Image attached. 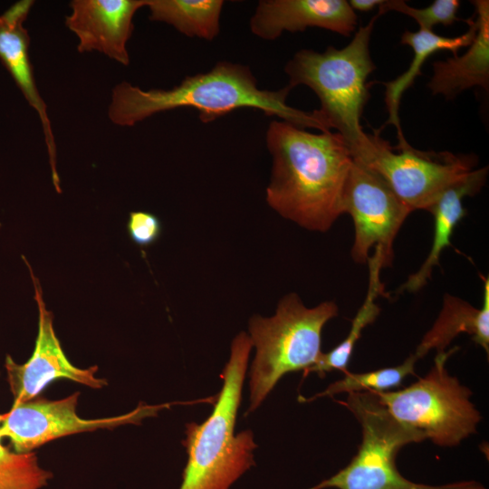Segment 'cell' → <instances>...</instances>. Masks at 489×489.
Returning <instances> with one entry per match:
<instances>
[{
    "label": "cell",
    "mask_w": 489,
    "mask_h": 489,
    "mask_svg": "<svg viewBox=\"0 0 489 489\" xmlns=\"http://www.w3.org/2000/svg\"><path fill=\"white\" fill-rule=\"evenodd\" d=\"M26 263L34 288V299L38 307V331L34 350L24 364H17L9 355L5 358V369L14 403L34 399L53 381L65 379L91 388L107 385L104 379L96 377L97 366L81 369L66 357L53 328V315L46 309L39 279Z\"/></svg>",
    "instance_id": "8fae6325"
},
{
    "label": "cell",
    "mask_w": 489,
    "mask_h": 489,
    "mask_svg": "<svg viewBox=\"0 0 489 489\" xmlns=\"http://www.w3.org/2000/svg\"><path fill=\"white\" fill-rule=\"evenodd\" d=\"M345 406L361 426L362 441L350 464L310 489H461L467 481L445 485L411 482L400 475L396 456L404 446L426 439L417 429L401 424L371 391L348 394Z\"/></svg>",
    "instance_id": "8992f818"
},
{
    "label": "cell",
    "mask_w": 489,
    "mask_h": 489,
    "mask_svg": "<svg viewBox=\"0 0 489 489\" xmlns=\"http://www.w3.org/2000/svg\"><path fill=\"white\" fill-rule=\"evenodd\" d=\"M372 139L369 156L357 161L379 175L411 211L427 210L444 190L474 170L478 162L472 154L422 151L408 143L392 147L376 130Z\"/></svg>",
    "instance_id": "ba28073f"
},
{
    "label": "cell",
    "mask_w": 489,
    "mask_h": 489,
    "mask_svg": "<svg viewBox=\"0 0 489 489\" xmlns=\"http://www.w3.org/2000/svg\"><path fill=\"white\" fill-rule=\"evenodd\" d=\"M487 174V166L472 170L444 190L427 208L434 217V235L430 252L419 269L408 276L397 292H415L427 283L433 268L439 264L442 252L451 245L455 227L466 215L463 205L464 197L479 193L485 185Z\"/></svg>",
    "instance_id": "2e32d148"
},
{
    "label": "cell",
    "mask_w": 489,
    "mask_h": 489,
    "mask_svg": "<svg viewBox=\"0 0 489 489\" xmlns=\"http://www.w3.org/2000/svg\"><path fill=\"white\" fill-rule=\"evenodd\" d=\"M342 211L353 221L352 260L366 264L374 248L381 254L385 267L390 266L394 239L411 209L379 175L353 159L343 192Z\"/></svg>",
    "instance_id": "30bf717a"
},
{
    "label": "cell",
    "mask_w": 489,
    "mask_h": 489,
    "mask_svg": "<svg viewBox=\"0 0 489 489\" xmlns=\"http://www.w3.org/2000/svg\"><path fill=\"white\" fill-rule=\"evenodd\" d=\"M338 315L332 301L306 307L298 294L279 302L271 317L254 315L249 321V339L255 348L250 369V404L255 410L286 373L313 366L321 355V331Z\"/></svg>",
    "instance_id": "5b68a950"
},
{
    "label": "cell",
    "mask_w": 489,
    "mask_h": 489,
    "mask_svg": "<svg viewBox=\"0 0 489 489\" xmlns=\"http://www.w3.org/2000/svg\"><path fill=\"white\" fill-rule=\"evenodd\" d=\"M367 264L369 271L368 292L363 304L352 321L349 334L331 350L321 353L317 362L304 371V376L316 372L320 377H324L327 372L331 370L347 372L355 344L363 329L372 323L379 316L380 308L375 301L384 292V284L379 278L380 270L384 268V262L379 250L374 251Z\"/></svg>",
    "instance_id": "ffe728a7"
},
{
    "label": "cell",
    "mask_w": 489,
    "mask_h": 489,
    "mask_svg": "<svg viewBox=\"0 0 489 489\" xmlns=\"http://www.w3.org/2000/svg\"><path fill=\"white\" fill-rule=\"evenodd\" d=\"M460 6L458 0H436L431 5L424 8H416L406 4L402 0H384L379 5L380 15L388 12H398L413 18L419 25V29L433 31V27L437 24L445 26L451 25L455 22H468L457 16Z\"/></svg>",
    "instance_id": "603a6c76"
},
{
    "label": "cell",
    "mask_w": 489,
    "mask_h": 489,
    "mask_svg": "<svg viewBox=\"0 0 489 489\" xmlns=\"http://www.w3.org/2000/svg\"><path fill=\"white\" fill-rule=\"evenodd\" d=\"M448 352H438L429 372L403 389L373 392L390 415L440 446H455L476 432L481 420L472 392L446 369Z\"/></svg>",
    "instance_id": "52a82bcc"
},
{
    "label": "cell",
    "mask_w": 489,
    "mask_h": 489,
    "mask_svg": "<svg viewBox=\"0 0 489 489\" xmlns=\"http://www.w3.org/2000/svg\"><path fill=\"white\" fill-rule=\"evenodd\" d=\"M79 393L64 398L49 400L37 397L14 403L10 411L3 414L0 424L2 437H7L17 453H29L59 437L99 429H113L120 426L140 422L155 417L170 404H139L130 412L103 418L87 419L77 413Z\"/></svg>",
    "instance_id": "9c48e42d"
},
{
    "label": "cell",
    "mask_w": 489,
    "mask_h": 489,
    "mask_svg": "<svg viewBox=\"0 0 489 489\" xmlns=\"http://www.w3.org/2000/svg\"><path fill=\"white\" fill-rule=\"evenodd\" d=\"M418 358L411 354L402 364L383 368L364 373L345 372V376L331 385L325 390L310 398H299L302 402H310L315 398L332 397L340 393H354L362 391H389L398 387L403 379L414 374L415 364Z\"/></svg>",
    "instance_id": "44dd1931"
},
{
    "label": "cell",
    "mask_w": 489,
    "mask_h": 489,
    "mask_svg": "<svg viewBox=\"0 0 489 489\" xmlns=\"http://www.w3.org/2000/svg\"><path fill=\"white\" fill-rule=\"evenodd\" d=\"M461 489H485L482 484L474 482V481H467L465 485L462 487Z\"/></svg>",
    "instance_id": "484cf974"
},
{
    "label": "cell",
    "mask_w": 489,
    "mask_h": 489,
    "mask_svg": "<svg viewBox=\"0 0 489 489\" xmlns=\"http://www.w3.org/2000/svg\"><path fill=\"white\" fill-rule=\"evenodd\" d=\"M66 27L79 40V53L99 52L127 66L133 18L146 0H72Z\"/></svg>",
    "instance_id": "7c38bea8"
},
{
    "label": "cell",
    "mask_w": 489,
    "mask_h": 489,
    "mask_svg": "<svg viewBox=\"0 0 489 489\" xmlns=\"http://www.w3.org/2000/svg\"><path fill=\"white\" fill-rule=\"evenodd\" d=\"M3 414H0V424ZM0 434V489H43L53 475L43 468L34 452L17 453L2 444Z\"/></svg>",
    "instance_id": "7402d4cb"
},
{
    "label": "cell",
    "mask_w": 489,
    "mask_h": 489,
    "mask_svg": "<svg viewBox=\"0 0 489 489\" xmlns=\"http://www.w3.org/2000/svg\"><path fill=\"white\" fill-rule=\"evenodd\" d=\"M378 18L376 14L360 26L345 47L329 46L322 53L302 49L284 66L288 85H305L314 91L321 102L319 111L359 161L373 148L372 135L363 131L360 119L369 99L367 78L376 69L369 43Z\"/></svg>",
    "instance_id": "3957f363"
},
{
    "label": "cell",
    "mask_w": 489,
    "mask_h": 489,
    "mask_svg": "<svg viewBox=\"0 0 489 489\" xmlns=\"http://www.w3.org/2000/svg\"><path fill=\"white\" fill-rule=\"evenodd\" d=\"M32 0L14 3L0 15V61L13 77L29 105L37 112L49 156L53 184L59 188L56 170V145L47 112L34 76L29 55L30 36L24 23L34 5Z\"/></svg>",
    "instance_id": "5bb4252c"
},
{
    "label": "cell",
    "mask_w": 489,
    "mask_h": 489,
    "mask_svg": "<svg viewBox=\"0 0 489 489\" xmlns=\"http://www.w3.org/2000/svg\"><path fill=\"white\" fill-rule=\"evenodd\" d=\"M251 349L247 333L242 331L235 337L211 415L201 424L186 426L183 445L187 462L179 489H229L254 465L253 451L257 446L253 432L235 434Z\"/></svg>",
    "instance_id": "277c9868"
},
{
    "label": "cell",
    "mask_w": 489,
    "mask_h": 489,
    "mask_svg": "<svg viewBox=\"0 0 489 489\" xmlns=\"http://www.w3.org/2000/svg\"><path fill=\"white\" fill-rule=\"evenodd\" d=\"M127 231L133 243L141 247L155 244L162 232L159 218L147 211H132L129 215Z\"/></svg>",
    "instance_id": "cb8c5ba5"
},
{
    "label": "cell",
    "mask_w": 489,
    "mask_h": 489,
    "mask_svg": "<svg viewBox=\"0 0 489 489\" xmlns=\"http://www.w3.org/2000/svg\"><path fill=\"white\" fill-rule=\"evenodd\" d=\"M383 0H350L349 5L353 11L369 12L379 6Z\"/></svg>",
    "instance_id": "d4e9b609"
},
{
    "label": "cell",
    "mask_w": 489,
    "mask_h": 489,
    "mask_svg": "<svg viewBox=\"0 0 489 489\" xmlns=\"http://www.w3.org/2000/svg\"><path fill=\"white\" fill-rule=\"evenodd\" d=\"M272 157L268 206L283 218L316 232L328 231L342 211L353 158L338 132L306 131L273 120L265 135Z\"/></svg>",
    "instance_id": "6da1fadb"
},
{
    "label": "cell",
    "mask_w": 489,
    "mask_h": 489,
    "mask_svg": "<svg viewBox=\"0 0 489 489\" xmlns=\"http://www.w3.org/2000/svg\"><path fill=\"white\" fill-rule=\"evenodd\" d=\"M468 30L455 37H446L435 34L433 31L419 29L417 32L406 30L401 36V43L411 47L414 53L413 59L408 70L390 82H382L385 86V102L388 111V119L385 125L392 124L397 128L398 145L407 144L399 122V104L405 92L421 75V68L424 62L436 52L446 50L458 55V51L463 47H468L476 34V24L473 18H468Z\"/></svg>",
    "instance_id": "e0dca14e"
},
{
    "label": "cell",
    "mask_w": 489,
    "mask_h": 489,
    "mask_svg": "<svg viewBox=\"0 0 489 489\" xmlns=\"http://www.w3.org/2000/svg\"><path fill=\"white\" fill-rule=\"evenodd\" d=\"M222 0H146L149 20L172 25L180 34L206 41L220 32Z\"/></svg>",
    "instance_id": "d6986e66"
},
{
    "label": "cell",
    "mask_w": 489,
    "mask_h": 489,
    "mask_svg": "<svg viewBox=\"0 0 489 489\" xmlns=\"http://www.w3.org/2000/svg\"><path fill=\"white\" fill-rule=\"evenodd\" d=\"M476 34L462 56L433 62L427 87L433 95L455 98L473 87L489 88V1L473 0Z\"/></svg>",
    "instance_id": "9a60e30c"
},
{
    "label": "cell",
    "mask_w": 489,
    "mask_h": 489,
    "mask_svg": "<svg viewBox=\"0 0 489 489\" xmlns=\"http://www.w3.org/2000/svg\"><path fill=\"white\" fill-rule=\"evenodd\" d=\"M357 24L358 16L346 0H261L249 21L251 33L266 41L309 27L350 36Z\"/></svg>",
    "instance_id": "4fadbf2b"
},
{
    "label": "cell",
    "mask_w": 489,
    "mask_h": 489,
    "mask_svg": "<svg viewBox=\"0 0 489 489\" xmlns=\"http://www.w3.org/2000/svg\"><path fill=\"white\" fill-rule=\"evenodd\" d=\"M292 89L288 84L276 91L260 89L248 66L220 61L208 72L187 76L168 90L146 91L127 82L118 83L111 91L108 116L117 126L132 127L159 112L192 108L203 123H209L235 110L251 108L302 129L330 131L319 110L305 111L288 105Z\"/></svg>",
    "instance_id": "7a4b0ae2"
},
{
    "label": "cell",
    "mask_w": 489,
    "mask_h": 489,
    "mask_svg": "<svg viewBox=\"0 0 489 489\" xmlns=\"http://www.w3.org/2000/svg\"><path fill=\"white\" fill-rule=\"evenodd\" d=\"M484 282L483 304L475 308L467 302L446 294L443 307L431 330L427 332L414 353L422 358L432 349L438 352L459 333L472 335V340L489 352V279L481 275Z\"/></svg>",
    "instance_id": "ac0fdd59"
}]
</instances>
